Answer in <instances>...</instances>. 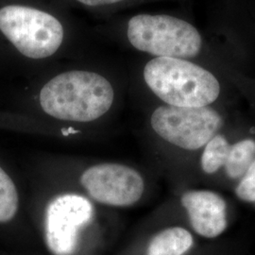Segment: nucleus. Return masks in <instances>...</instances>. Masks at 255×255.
<instances>
[{"label": "nucleus", "instance_id": "f257e3e1", "mask_svg": "<svg viewBox=\"0 0 255 255\" xmlns=\"http://www.w3.org/2000/svg\"><path fill=\"white\" fill-rule=\"evenodd\" d=\"M112 84L100 74L69 71L46 83L40 94L48 116L74 122H90L105 115L114 102Z\"/></svg>", "mask_w": 255, "mask_h": 255}, {"label": "nucleus", "instance_id": "f03ea898", "mask_svg": "<svg viewBox=\"0 0 255 255\" xmlns=\"http://www.w3.org/2000/svg\"><path fill=\"white\" fill-rule=\"evenodd\" d=\"M146 85L166 105L205 107L219 99L217 77L200 64L176 58H154L144 68Z\"/></svg>", "mask_w": 255, "mask_h": 255}, {"label": "nucleus", "instance_id": "7ed1b4c3", "mask_svg": "<svg viewBox=\"0 0 255 255\" xmlns=\"http://www.w3.org/2000/svg\"><path fill=\"white\" fill-rule=\"evenodd\" d=\"M128 39L137 50L155 58L195 59L203 54L200 30L183 19L166 14H138L128 23Z\"/></svg>", "mask_w": 255, "mask_h": 255}, {"label": "nucleus", "instance_id": "20e7f679", "mask_svg": "<svg viewBox=\"0 0 255 255\" xmlns=\"http://www.w3.org/2000/svg\"><path fill=\"white\" fill-rule=\"evenodd\" d=\"M0 30L24 56L47 58L59 49L64 27L53 15L39 9L10 5L0 9Z\"/></svg>", "mask_w": 255, "mask_h": 255}, {"label": "nucleus", "instance_id": "39448f33", "mask_svg": "<svg viewBox=\"0 0 255 255\" xmlns=\"http://www.w3.org/2000/svg\"><path fill=\"white\" fill-rule=\"evenodd\" d=\"M155 132L165 141L184 149L195 150L206 145L222 126L216 110L205 107L160 106L150 119Z\"/></svg>", "mask_w": 255, "mask_h": 255}, {"label": "nucleus", "instance_id": "423d86ee", "mask_svg": "<svg viewBox=\"0 0 255 255\" xmlns=\"http://www.w3.org/2000/svg\"><path fill=\"white\" fill-rule=\"evenodd\" d=\"M81 183L95 201L118 207L136 203L145 188L143 178L135 169L113 163L89 167L82 173Z\"/></svg>", "mask_w": 255, "mask_h": 255}, {"label": "nucleus", "instance_id": "0eeeda50", "mask_svg": "<svg viewBox=\"0 0 255 255\" xmlns=\"http://www.w3.org/2000/svg\"><path fill=\"white\" fill-rule=\"evenodd\" d=\"M93 216L91 202L84 197L66 194L55 198L46 209V238L55 255H71L78 244L80 229Z\"/></svg>", "mask_w": 255, "mask_h": 255}, {"label": "nucleus", "instance_id": "6e6552de", "mask_svg": "<svg viewBox=\"0 0 255 255\" xmlns=\"http://www.w3.org/2000/svg\"><path fill=\"white\" fill-rule=\"evenodd\" d=\"M193 229L201 237L220 236L227 227L226 202L214 192H186L182 197Z\"/></svg>", "mask_w": 255, "mask_h": 255}, {"label": "nucleus", "instance_id": "1a4fd4ad", "mask_svg": "<svg viewBox=\"0 0 255 255\" xmlns=\"http://www.w3.org/2000/svg\"><path fill=\"white\" fill-rule=\"evenodd\" d=\"M193 245L191 234L180 227L168 228L150 241L146 255H183Z\"/></svg>", "mask_w": 255, "mask_h": 255}, {"label": "nucleus", "instance_id": "9d476101", "mask_svg": "<svg viewBox=\"0 0 255 255\" xmlns=\"http://www.w3.org/2000/svg\"><path fill=\"white\" fill-rule=\"evenodd\" d=\"M255 141L246 139L230 147L225 163L226 172L230 178L237 179L244 176L255 161Z\"/></svg>", "mask_w": 255, "mask_h": 255}, {"label": "nucleus", "instance_id": "9b49d317", "mask_svg": "<svg viewBox=\"0 0 255 255\" xmlns=\"http://www.w3.org/2000/svg\"><path fill=\"white\" fill-rule=\"evenodd\" d=\"M230 145L225 137L215 135L206 144L201 156V167L204 172L211 174L223 166L228 157Z\"/></svg>", "mask_w": 255, "mask_h": 255}, {"label": "nucleus", "instance_id": "f8f14e48", "mask_svg": "<svg viewBox=\"0 0 255 255\" xmlns=\"http://www.w3.org/2000/svg\"><path fill=\"white\" fill-rule=\"evenodd\" d=\"M18 209V194L12 180L0 167V223L13 219Z\"/></svg>", "mask_w": 255, "mask_h": 255}, {"label": "nucleus", "instance_id": "ddd939ff", "mask_svg": "<svg viewBox=\"0 0 255 255\" xmlns=\"http://www.w3.org/2000/svg\"><path fill=\"white\" fill-rule=\"evenodd\" d=\"M236 193L242 201L255 202V160L238 183Z\"/></svg>", "mask_w": 255, "mask_h": 255}, {"label": "nucleus", "instance_id": "4468645a", "mask_svg": "<svg viewBox=\"0 0 255 255\" xmlns=\"http://www.w3.org/2000/svg\"><path fill=\"white\" fill-rule=\"evenodd\" d=\"M79 2H81L84 5L87 6H101V5H109V4H114V3H118L121 2L124 0H77Z\"/></svg>", "mask_w": 255, "mask_h": 255}, {"label": "nucleus", "instance_id": "2eb2a0df", "mask_svg": "<svg viewBox=\"0 0 255 255\" xmlns=\"http://www.w3.org/2000/svg\"><path fill=\"white\" fill-rule=\"evenodd\" d=\"M244 13H249V14L251 15V17H250V18H244L243 22H245L247 24L251 23L252 25H251L250 27H248V28L251 29V30H253L254 32H255V9H252L250 12H246V11H245Z\"/></svg>", "mask_w": 255, "mask_h": 255}]
</instances>
